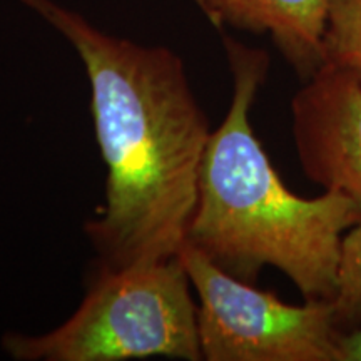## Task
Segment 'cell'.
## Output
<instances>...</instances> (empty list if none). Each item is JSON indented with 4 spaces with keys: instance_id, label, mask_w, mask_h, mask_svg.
<instances>
[{
    "instance_id": "8",
    "label": "cell",
    "mask_w": 361,
    "mask_h": 361,
    "mask_svg": "<svg viewBox=\"0 0 361 361\" xmlns=\"http://www.w3.org/2000/svg\"><path fill=\"white\" fill-rule=\"evenodd\" d=\"M333 316L340 333L361 324V218L343 234Z\"/></svg>"
},
{
    "instance_id": "1",
    "label": "cell",
    "mask_w": 361,
    "mask_h": 361,
    "mask_svg": "<svg viewBox=\"0 0 361 361\" xmlns=\"http://www.w3.org/2000/svg\"><path fill=\"white\" fill-rule=\"evenodd\" d=\"M64 35L84 64L107 169L104 207L85 223L99 268L176 258L200 196L211 130L183 57L99 29L56 0H22Z\"/></svg>"
},
{
    "instance_id": "4",
    "label": "cell",
    "mask_w": 361,
    "mask_h": 361,
    "mask_svg": "<svg viewBox=\"0 0 361 361\" xmlns=\"http://www.w3.org/2000/svg\"><path fill=\"white\" fill-rule=\"evenodd\" d=\"M178 258L197 298L206 361H336L331 300L290 305L218 268L184 243Z\"/></svg>"
},
{
    "instance_id": "3",
    "label": "cell",
    "mask_w": 361,
    "mask_h": 361,
    "mask_svg": "<svg viewBox=\"0 0 361 361\" xmlns=\"http://www.w3.org/2000/svg\"><path fill=\"white\" fill-rule=\"evenodd\" d=\"M4 350L19 361H201L197 301L176 258L128 269L99 268L82 303L44 335L8 333Z\"/></svg>"
},
{
    "instance_id": "5",
    "label": "cell",
    "mask_w": 361,
    "mask_h": 361,
    "mask_svg": "<svg viewBox=\"0 0 361 361\" xmlns=\"http://www.w3.org/2000/svg\"><path fill=\"white\" fill-rule=\"evenodd\" d=\"M291 133L306 178L361 207L358 80L323 64L291 99Z\"/></svg>"
},
{
    "instance_id": "6",
    "label": "cell",
    "mask_w": 361,
    "mask_h": 361,
    "mask_svg": "<svg viewBox=\"0 0 361 361\" xmlns=\"http://www.w3.org/2000/svg\"><path fill=\"white\" fill-rule=\"evenodd\" d=\"M216 29L268 35L301 79L324 64L329 0H192Z\"/></svg>"
},
{
    "instance_id": "9",
    "label": "cell",
    "mask_w": 361,
    "mask_h": 361,
    "mask_svg": "<svg viewBox=\"0 0 361 361\" xmlns=\"http://www.w3.org/2000/svg\"><path fill=\"white\" fill-rule=\"evenodd\" d=\"M336 361H361V324L338 335Z\"/></svg>"
},
{
    "instance_id": "2",
    "label": "cell",
    "mask_w": 361,
    "mask_h": 361,
    "mask_svg": "<svg viewBox=\"0 0 361 361\" xmlns=\"http://www.w3.org/2000/svg\"><path fill=\"white\" fill-rule=\"evenodd\" d=\"M233 96L211 134L189 245L231 276L255 284L276 268L306 300H333L341 239L361 207L335 191L306 200L286 188L251 126L269 56L224 35Z\"/></svg>"
},
{
    "instance_id": "7",
    "label": "cell",
    "mask_w": 361,
    "mask_h": 361,
    "mask_svg": "<svg viewBox=\"0 0 361 361\" xmlns=\"http://www.w3.org/2000/svg\"><path fill=\"white\" fill-rule=\"evenodd\" d=\"M323 49L324 64L361 84V0H329Z\"/></svg>"
}]
</instances>
